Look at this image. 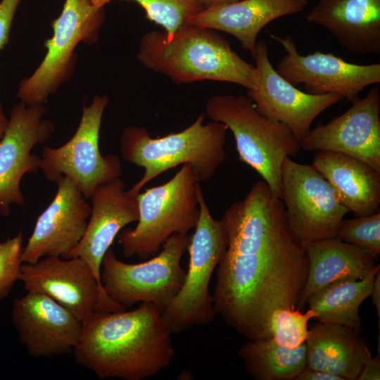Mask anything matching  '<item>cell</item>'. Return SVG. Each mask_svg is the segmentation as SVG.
Segmentation results:
<instances>
[{
  "label": "cell",
  "mask_w": 380,
  "mask_h": 380,
  "mask_svg": "<svg viewBox=\"0 0 380 380\" xmlns=\"http://www.w3.org/2000/svg\"><path fill=\"white\" fill-rule=\"evenodd\" d=\"M227 248L216 267L213 305L249 340L272 338V313L296 309L308 272L303 243L291 232L281 198L255 182L220 220Z\"/></svg>",
  "instance_id": "cell-1"
},
{
  "label": "cell",
  "mask_w": 380,
  "mask_h": 380,
  "mask_svg": "<svg viewBox=\"0 0 380 380\" xmlns=\"http://www.w3.org/2000/svg\"><path fill=\"white\" fill-rule=\"evenodd\" d=\"M170 334L151 303L129 311H97L82 322L74 358L100 379L142 380L170 364L175 355Z\"/></svg>",
  "instance_id": "cell-2"
},
{
  "label": "cell",
  "mask_w": 380,
  "mask_h": 380,
  "mask_svg": "<svg viewBox=\"0 0 380 380\" xmlns=\"http://www.w3.org/2000/svg\"><path fill=\"white\" fill-rule=\"evenodd\" d=\"M137 58L147 69L177 84L203 80L232 82L250 90L257 70L217 31L187 23L173 34L150 31L140 39Z\"/></svg>",
  "instance_id": "cell-3"
},
{
  "label": "cell",
  "mask_w": 380,
  "mask_h": 380,
  "mask_svg": "<svg viewBox=\"0 0 380 380\" xmlns=\"http://www.w3.org/2000/svg\"><path fill=\"white\" fill-rule=\"evenodd\" d=\"M204 119L202 113L182 131L157 138L145 127H125L120 139V155L125 161L144 169L128 194L136 196L148 182L181 164H190L199 182L211 179L226 158L228 129L219 122L203 124Z\"/></svg>",
  "instance_id": "cell-4"
},
{
  "label": "cell",
  "mask_w": 380,
  "mask_h": 380,
  "mask_svg": "<svg viewBox=\"0 0 380 380\" xmlns=\"http://www.w3.org/2000/svg\"><path fill=\"white\" fill-rule=\"evenodd\" d=\"M205 112L212 121L231 130L239 160L256 171L273 195L281 198L282 163L301 149L292 132L260 113L248 96L214 95L207 101Z\"/></svg>",
  "instance_id": "cell-5"
},
{
  "label": "cell",
  "mask_w": 380,
  "mask_h": 380,
  "mask_svg": "<svg viewBox=\"0 0 380 380\" xmlns=\"http://www.w3.org/2000/svg\"><path fill=\"white\" fill-rule=\"evenodd\" d=\"M200 186L192 166L186 163L166 183L139 193V220L134 229L118 234L124 256L148 259L175 234H186L198 221Z\"/></svg>",
  "instance_id": "cell-6"
},
{
  "label": "cell",
  "mask_w": 380,
  "mask_h": 380,
  "mask_svg": "<svg viewBox=\"0 0 380 380\" xmlns=\"http://www.w3.org/2000/svg\"><path fill=\"white\" fill-rule=\"evenodd\" d=\"M197 195L200 215L187 247L188 270L181 289L162 312L164 324L170 334L207 324L217 315L209 284L227 248V238L221 220L212 217L201 186Z\"/></svg>",
  "instance_id": "cell-7"
},
{
  "label": "cell",
  "mask_w": 380,
  "mask_h": 380,
  "mask_svg": "<svg viewBox=\"0 0 380 380\" xmlns=\"http://www.w3.org/2000/svg\"><path fill=\"white\" fill-rule=\"evenodd\" d=\"M190 237L188 234L170 236L157 255L138 264L120 261L109 248L101 269L104 292L125 308L148 302L162 312L183 284L186 272L181 267V259Z\"/></svg>",
  "instance_id": "cell-8"
},
{
  "label": "cell",
  "mask_w": 380,
  "mask_h": 380,
  "mask_svg": "<svg viewBox=\"0 0 380 380\" xmlns=\"http://www.w3.org/2000/svg\"><path fill=\"white\" fill-rule=\"evenodd\" d=\"M104 8L89 0H65L60 15L52 20L53 35L44 41L46 55L28 77L23 80L17 96L26 105H43L48 97L72 77L80 42H96L104 21Z\"/></svg>",
  "instance_id": "cell-9"
},
{
  "label": "cell",
  "mask_w": 380,
  "mask_h": 380,
  "mask_svg": "<svg viewBox=\"0 0 380 380\" xmlns=\"http://www.w3.org/2000/svg\"><path fill=\"white\" fill-rule=\"evenodd\" d=\"M109 101L107 96L96 95L88 106H83L76 132L71 139L58 148L44 146L41 167L49 181L61 177L70 179L84 196L90 198L95 189L120 177L122 165L115 155H101L99 132L104 110Z\"/></svg>",
  "instance_id": "cell-10"
},
{
  "label": "cell",
  "mask_w": 380,
  "mask_h": 380,
  "mask_svg": "<svg viewBox=\"0 0 380 380\" xmlns=\"http://www.w3.org/2000/svg\"><path fill=\"white\" fill-rule=\"evenodd\" d=\"M281 194L289 226L300 242L336 237L349 210L312 165L286 157L281 168Z\"/></svg>",
  "instance_id": "cell-11"
},
{
  "label": "cell",
  "mask_w": 380,
  "mask_h": 380,
  "mask_svg": "<svg viewBox=\"0 0 380 380\" xmlns=\"http://www.w3.org/2000/svg\"><path fill=\"white\" fill-rule=\"evenodd\" d=\"M18 280L27 292L50 297L80 322L94 312L126 309L106 294L91 268L79 258L47 256L33 264L22 263Z\"/></svg>",
  "instance_id": "cell-12"
},
{
  "label": "cell",
  "mask_w": 380,
  "mask_h": 380,
  "mask_svg": "<svg viewBox=\"0 0 380 380\" xmlns=\"http://www.w3.org/2000/svg\"><path fill=\"white\" fill-rule=\"evenodd\" d=\"M270 37L285 51L275 70L293 85L303 84L307 93L338 94L353 102L365 87L380 82V63H351L321 51L302 55L291 35Z\"/></svg>",
  "instance_id": "cell-13"
},
{
  "label": "cell",
  "mask_w": 380,
  "mask_h": 380,
  "mask_svg": "<svg viewBox=\"0 0 380 380\" xmlns=\"http://www.w3.org/2000/svg\"><path fill=\"white\" fill-rule=\"evenodd\" d=\"M253 58L257 82L247 96L260 113L285 125L299 141L320 113L344 99L338 94H312L296 88L274 68L263 39L257 41Z\"/></svg>",
  "instance_id": "cell-14"
},
{
  "label": "cell",
  "mask_w": 380,
  "mask_h": 380,
  "mask_svg": "<svg viewBox=\"0 0 380 380\" xmlns=\"http://www.w3.org/2000/svg\"><path fill=\"white\" fill-rule=\"evenodd\" d=\"M44 105L20 101L13 108L0 140V214L7 216L11 205H24L20 182L27 173L40 169L41 158L32 153L34 146L47 141L55 131L53 123L43 118Z\"/></svg>",
  "instance_id": "cell-15"
},
{
  "label": "cell",
  "mask_w": 380,
  "mask_h": 380,
  "mask_svg": "<svg viewBox=\"0 0 380 380\" xmlns=\"http://www.w3.org/2000/svg\"><path fill=\"white\" fill-rule=\"evenodd\" d=\"M352 103L342 115L311 129L300 141V148L346 154L380 172L379 88H372Z\"/></svg>",
  "instance_id": "cell-16"
},
{
  "label": "cell",
  "mask_w": 380,
  "mask_h": 380,
  "mask_svg": "<svg viewBox=\"0 0 380 380\" xmlns=\"http://www.w3.org/2000/svg\"><path fill=\"white\" fill-rule=\"evenodd\" d=\"M57 191L38 217L21 255L22 263L33 264L47 256L63 258L84 234L91 206L68 177L56 182Z\"/></svg>",
  "instance_id": "cell-17"
},
{
  "label": "cell",
  "mask_w": 380,
  "mask_h": 380,
  "mask_svg": "<svg viewBox=\"0 0 380 380\" xmlns=\"http://www.w3.org/2000/svg\"><path fill=\"white\" fill-rule=\"evenodd\" d=\"M12 321L21 344L33 357L68 354L78 344L80 322L50 297L27 292L13 303Z\"/></svg>",
  "instance_id": "cell-18"
},
{
  "label": "cell",
  "mask_w": 380,
  "mask_h": 380,
  "mask_svg": "<svg viewBox=\"0 0 380 380\" xmlns=\"http://www.w3.org/2000/svg\"><path fill=\"white\" fill-rule=\"evenodd\" d=\"M89 199L91 210L84 234L63 258L84 260L103 289L101 269L103 256L122 228L138 221L139 207L136 196L125 190L120 177L99 186Z\"/></svg>",
  "instance_id": "cell-19"
},
{
  "label": "cell",
  "mask_w": 380,
  "mask_h": 380,
  "mask_svg": "<svg viewBox=\"0 0 380 380\" xmlns=\"http://www.w3.org/2000/svg\"><path fill=\"white\" fill-rule=\"evenodd\" d=\"M306 20L326 29L348 51L380 53V0H319Z\"/></svg>",
  "instance_id": "cell-20"
},
{
  "label": "cell",
  "mask_w": 380,
  "mask_h": 380,
  "mask_svg": "<svg viewBox=\"0 0 380 380\" xmlns=\"http://www.w3.org/2000/svg\"><path fill=\"white\" fill-rule=\"evenodd\" d=\"M308 4V0H239L205 8L189 23L232 35L254 58L262 28L281 17L302 12Z\"/></svg>",
  "instance_id": "cell-21"
},
{
  "label": "cell",
  "mask_w": 380,
  "mask_h": 380,
  "mask_svg": "<svg viewBox=\"0 0 380 380\" xmlns=\"http://www.w3.org/2000/svg\"><path fill=\"white\" fill-rule=\"evenodd\" d=\"M308 272L298 310L313 293L325 286L344 279H362L380 270L377 257L366 248L338 237L303 243Z\"/></svg>",
  "instance_id": "cell-22"
},
{
  "label": "cell",
  "mask_w": 380,
  "mask_h": 380,
  "mask_svg": "<svg viewBox=\"0 0 380 380\" xmlns=\"http://www.w3.org/2000/svg\"><path fill=\"white\" fill-rule=\"evenodd\" d=\"M312 165L357 217L379 212V171L356 158L329 151H316Z\"/></svg>",
  "instance_id": "cell-23"
},
{
  "label": "cell",
  "mask_w": 380,
  "mask_h": 380,
  "mask_svg": "<svg viewBox=\"0 0 380 380\" xmlns=\"http://www.w3.org/2000/svg\"><path fill=\"white\" fill-rule=\"evenodd\" d=\"M306 367L345 380H357L372 355L360 331L343 325L318 322L305 341Z\"/></svg>",
  "instance_id": "cell-24"
},
{
  "label": "cell",
  "mask_w": 380,
  "mask_h": 380,
  "mask_svg": "<svg viewBox=\"0 0 380 380\" xmlns=\"http://www.w3.org/2000/svg\"><path fill=\"white\" fill-rule=\"evenodd\" d=\"M375 275L331 283L310 296L306 303L319 322L343 325L360 331L359 308L371 295Z\"/></svg>",
  "instance_id": "cell-25"
},
{
  "label": "cell",
  "mask_w": 380,
  "mask_h": 380,
  "mask_svg": "<svg viewBox=\"0 0 380 380\" xmlns=\"http://www.w3.org/2000/svg\"><path fill=\"white\" fill-rule=\"evenodd\" d=\"M239 355L256 380H294L306 366V343L290 349L272 338L248 339L239 348Z\"/></svg>",
  "instance_id": "cell-26"
},
{
  "label": "cell",
  "mask_w": 380,
  "mask_h": 380,
  "mask_svg": "<svg viewBox=\"0 0 380 380\" xmlns=\"http://www.w3.org/2000/svg\"><path fill=\"white\" fill-rule=\"evenodd\" d=\"M97 8L115 0H89ZM137 3L145 11L146 18L161 26L167 35L173 34L189 23L195 14L205 8L199 0H125Z\"/></svg>",
  "instance_id": "cell-27"
},
{
  "label": "cell",
  "mask_w": 380,
  "mask_h": 380,
  "mask_svg": "<svg viewBox=\"0 0 380 380\" xmlns=\"http://www.w3.org/2000/svg\"><path fill=\"white\" fill-rule=\"evenodd\" d=\"M315 317V312L310 309L305 313L298 309L277 310L270 319L271 336L283 347L296 348L305 343L309 334L308 322Z\"/></svg>",
  "instance_id": "cell-28"
},
{
  "label": "cell",
  "mask_w": 380,
  "mask_h": 380,
  "mask_svg": "<svg viewBox=\"0 0 380 380\" xmlns=\"http://www.w3.org/2000/svg\"><path fill=\"white\" fill-rule=\"evenodd\" d=\"M336 237L366 248L378 257L380 254V212L343 220L338 228Z\"/></svg>",
  "instance_id": "cell-29"
},
{
  "label": "cell",
  "mask_w": 380,
  "mask_h": 380,
  "mask_svg": "<svg viewBox=\"0 0 380 380\" xmlns=\"http://www.w3.org/2000/svg\"><path fill=\"white\" fill-rule=\"evenodd\" d=\"M23 234L0 242V299L6 297L19 278Z\"/></svg>",
  "instance_id": "cell-30"
},
{
  "label": "cell",
  "mask_w": 380,
  "mask_h": 380,
  "mask_svg": "<svg viewBox=\"0 0 380 380\" xmlns=\"http://www.w3.org/2000/svg\"><path fill=\"white\" fill-rule=\"evenodd\" d=\"M23 0H2L0 3V51L8 42L15 12Z\"/></svg>",
  "instance_id": "cell-31"
},
{
  "label": "cell",
  "mask_w": 380,
  "mask_h": 380,
  "mask_svg": "<svg viewBox=\"0 0 380 380\" xmlns=\"http://www.w3.org/2000/svg\"><path fill=\"white\" fill-rule=\"evenodd\" d=\"M379 351L374 357L367 362L357 380H379L380 379V355Z\"/></svg>",
  "instance_id": "cell-32"
},
{
  "label": "cell",
  "mask_w": 380,
  "mask_h": 380,
  "mask_svg": "<svg viewBox=\"0 0 380 380\" xmlns=\"http://www.w3.org/2000/svg\"><path fill=\"white\" fill-rule=\"evenodd\" d=\"M294 380H345L343 377L334 374L314 369L306 366L298 374Z\"/></svg>",
  "instance_id": "cell-33"
},
{
  "label": "cell",
  "mask_w": 380,
  "mask_h": 380,
  "mask_svg": "<svg viewBox=\"0 0 380 380\" xmlns=\"http://www.w3.org/2000/svg\"><path fill=\"white\" fill-rule=\"evenodd\" d=\"M370 296L372 303L376 308V314L379 318V329H380V270L376 272L372 286Z\"/></svg>",
  "instance_id": "cell-34"
},
{
  "label": "cell",
  "mask_w": 380,
  "mask_h": 380,
  "mask_svg": "<svg viewBox=\"0 0 380 380\" xmlns=\"http://www.w3.org/2000/svg\"><path fill=\"white\" fill-rule=\"evenodd\" d=\"M8 118L6 116L0 101V140L1 139L8 125Z\"/></svg>",
  "instance_id": "cell-35"
},
{
  "label": "cell",
  "mask_w": 380,
  "mask_h": 380,
  "mask_svg": "<svg viewBox=\"0 0 380 380\" xmlns=\"http://www.w3.org/2000/svg\"><path fill=\"white\" fill-rule=\"evenodd\" d=\"M205 8L230 4L239 0H199Z\"/></svg>",
  "instance_id": "cell-36"
}]
</instances>
